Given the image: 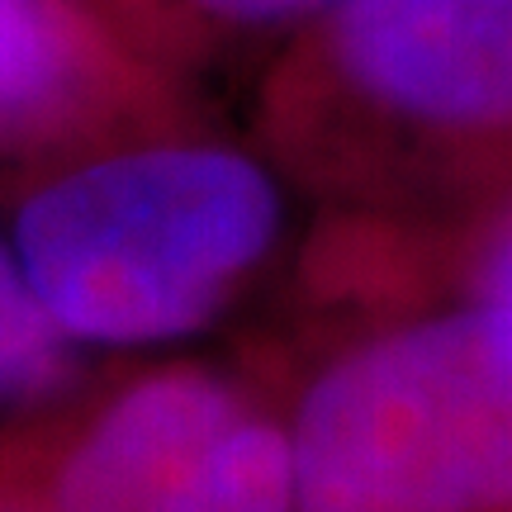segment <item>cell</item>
I'll use <instances>...</instances> for the list:
<instances>
[{
    "label": "cell",
    "instance_id": "4",
    "mask_svg": "<svg viewBox=\"0 0 512 512\" xmlns=\"http://www.w3.org/2000/svg\"><path fill=\"white\" fill-rule=\"evenodd\" d=\"M238 427V399L204 375L138 384L72 456L62 512H171Z\"/></svg>",
    "mask_w": 512,
    "mask_h": 512
},
{
    "label": "cell",
    "instance_id": "3",
    "mask_svg": "<svg viewBox=\"0 0 512 512\" xmlns=\"http://www.w3.org/2000/svg\"><path fill=\"white\" fill-rule=\"evenodd\" d=\"M313 86L384 143L422 157L512 147V0H332Z\"/></svg>",
    "mask_w": 512,
    "mask_h": 512
},
{
    "label": "cell",
    "instance_id": "2",
    "mask_svg": "<svg viewBox=\"0 0 512 512\" xmlns=\"http://www.w3.org/2000/svg\"><path fill=\"white\" fill-rule=\"evenodd\" d=\"M299 512L512 508V313L380 337L332 366L290 441Z\"/></svg>",
    "mask_w": 512,
    "mask_h": 512
},
{
    "label": "cell",
    "instance_id": "6",
    "mask_svg": "<svg viewBox=\"0 0 512 512\" xmlns=\"http://www.w3.org/2000/svg\"><path fill=\"white\" fill-rule=\"evenodd\" d=\"M294 456L290 441L271 427L242 422L171 512H290Z\"/></svg>",
    "mask_w": 512,
    "mask_h": 512
},
{
    "label": "cell",
    "instance_id": "7",
    "mask_svg": "<svg viewBox=\"0 0 512 512\" xmlns=\"http://www.w3.org/2000/svg\"><path fill=\"white\" fill-rule=\"evenodd\" d=\"M29 275L0 247V399L38 394L62 375V337Z\"/></svg>",
    "mask_w": 512,
    "mask_h": 512
},
{
    "label": "cell",
    "instance_id": "5",
    "mask_svg": "<svg viewBox=\"0 0 512 512\" xmlns=\"http://www.w3.org/2000/svg\"><path fill=\"white\" fill-rule=\"evenodd\" d=\"M105 81L110 53L76 0H0V138L67 124Z\"/></svg>",
    "mask_w": 512,
    "mask_h": 512
},
{
    "label": "cell",
    "instance_id": "9",
    "mask_svg": "<svg viewBox=\"0 0 512 512\" xmlns=\"http://www.w3.org/2000/svg\"><path fill=\"white\" fill-rule=\"evenodd\" d=\"M484 304L512 313V219L503 228V238L494 242L489 261H484Z\"/></svg>",
    "mask_w": 512,
    "mask_h": 512
},
{
    "label": "cell",
    "instance_id": "1",
    "mask_svg": "<svg viewBox=\"0 0 512 512\" xmlns=\"http://www.w3.org/2000/svg\"><path fill=\"white\" fill-rule=\"evenodd\" d=\"M280 228L275 181L233 147L152 143L43 185L19 266L67 332L157 342L200 328Z\"/></svg>",
    "mask_w": 512,
    "mask_h": 512
},
{
    "label": "cell",
    "instance_id": "8",
    "mask_svg": "<svg viewBox=\"0 0 512 512\" xmlns=\"http://www.w3.org/2000/svg\"><path fill=\"white\" fill-rule=\"evenodd\" d=\"M171 5L219 29H275L294 19H318L332 0H171Z\"/></svg>",
    "mask_w": 512,
    "mask_h": 512
}]
</instances>
